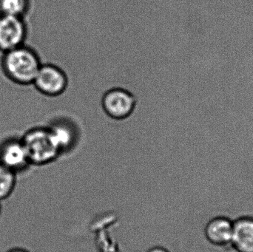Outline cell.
I'll return each mask as SVG.
<instances>
[{"instance_id":"6da1fadb","label":"cell","mask_w":253,"mask_h":252,"mask_svg":"<svg viewBox=\"0 0 253 252\" xmlns=\"http://www.w3.org/2000/svg\"><path fill=\"white\" fill-rule=\"evenodd\" d=\"M41 63L38 53L25 44L3 53L1 71L14 84L26 86L33 84Z\"/></svg>"},{"instance_id":"7a4b0ae2","label":"cell","mask_w":253,"mask_h":252,"mask_svg":"<svg viewBox=\"0 0 253 252\" xmlns=\"http://www.w3.org/2000/svg\"><path fill=\"white\" fill-rule=\"evenodd\" d=\"M21 139L32 167L47 165L61 154L48 127L30 129Z\"/></svg>"},{"instance_id":"3957f363","label":"cell","mask_w":253,"mask_h":252,"mask_svg":"<svg viewBox=\"0 0 253 252\" xmlns=\"http://www.w3.org/2000/svg\"><path fill=\"white\" fill-rule=\"evenodd\" d=\"M28 25L19 16L0 14V52L4 53L25 44Z\"/></svg>"},{"instance_id":"277c9868","label":"cell","mask_w":253,"mask_h":252,"mask_svg":"<svg viewBox=\"0 0 253 252\" xmlns=\"http://www.w3.org/2000/svg\"><path fill=\"white\" fill-rule=\"evenodd\" d=\"M33 84L44 96H57L66 89L68 78L65 72L59 67L46 64L40 67Z\"/></svg>"},{"instance_id":"5b68a950","label":"cell","mask_w":253,"mask_h":252,"mask_svg":"<svg viewBox=\"0 0 253 252\" xmlns=\"http://www.w3.org/2000/svg\"><path fill=\"white\" fill-rule=\"evenodd\" d=\"M0 164L17 175L32 167L21 138H7L1 142L0 144Z\"/></svg>"},{"instance_id":"8992f818","label":"cell","mask_w":253,"mask_h":252,"mask_svg":"<svg viewBox=\"0 0 253 252\" xmlns=\"http://www.w3.org/2000/svg\"><path fill=\"white\" fill-rule=\"evenodd\" d=\"M105 112L115 119H124L133 112L135 99L132 93L122 88H115L105 93L102 99Z\"/></svg>"},{"instance_id":"52a82bcc","label":"cell","mask_w":253,"mask_h":252,"mask_svg":"<svg viewBox=\"0 0 253 252\" xmlns=\"http://www.w3.org/2000/svg\"><path fill=\"white\" fill-rule=\"evenodd\" d=\"M233 219L226 215L212 216L207 222L204 233L207 241L217 247H230L233 237Z\"/></svg>"},{"instance_id":"ba28073f","label":"cell","mask_w":253,"mask_h":252,"mask_svg":"<svg viewBox=\"0 0 253 252\" xmlns=\"http://www.w3.org/2000/svg\"><path fill=\"white\" fill-rule=\"evenodd\" d=\"M230 247L236 252H253V216L247 214L233 219Z\"/></svg>"},{"instance_id":"9c48e42d","label":"cell","mask_w":253,"mask_h":252,"mask_svg":"<svg viewBox=\"0 0 253 252\" xmlns=\"http://www.w3.org/2000/svg\"><path fill=\"white\" fill-rule=\"evenodd\" d=\"M61 153L74 149L80 142V133L72 121L59 118L49 126Z\"/></svg>"},{"instance_id":"30bf717a","label":"cell","mask_w":253,"mask_h":252,"mask_svg":"<svg viewBox=\"0 0 253 252\" xmlns=\"http://www.w3.org/2000/svg\"><path fill=\"white\" fill-rule=\"evenodd\" d=\"M17 184V174L0 164V202L7 199Z\"/></svg>"},{"instance_id":"8fae6325","label":"cell","mask_w":253,"mask_h":252,"mask_svg":"<svg viewBox=\"0 0 253 252\" xmlns=\"http://www.w3.org/2000/svg\"><path fill=\"white\" fill-rule=\"evenodd\" d=\"M29 7V0H0V14L24 18Z\"/></svg>"},{"instance_id":"7c38bea8","label":"cell","mask_w":253,"mask_h":252,"mask_svg":"<svg viewBox=\"0 0 253 252\" xmlns=\"http://www.w3.org/2000/svg\"><path fill=\"white\" fill-rule=\"evenodd\" d=\"M147 252H169L168 250H165V248H162L160 247H155L153 248L150 249Z\"/></svg>"},{"instance_id":"4fadbf2b","label":"cell","mask_w":253,"mask_h":252,"mask_svg":"<svg viewBox=\"0 0 253 252\" xmlns=\"http://www.w3.org/2000/svg\"><path fill=\"white\" fill-rule=\"evenodd\" d=\"M6 252H31L30 251H28V250H25V249H22V248H13L10 249V250H8V251Z\"/></svg>"},{"instance_id":"5bb4252c","label":"cell","mask_w":253,"mask_h":252,"mask_svg":"<svg viewBox=\"0 0 253 252\" xmlns=\"http://www.w3.org/2000/svg\"><path fill=\"white\" fill-rule=\"evenodd\" d=\"M1 202H0V216H1Z\"/></svg>"}]
</instances>
